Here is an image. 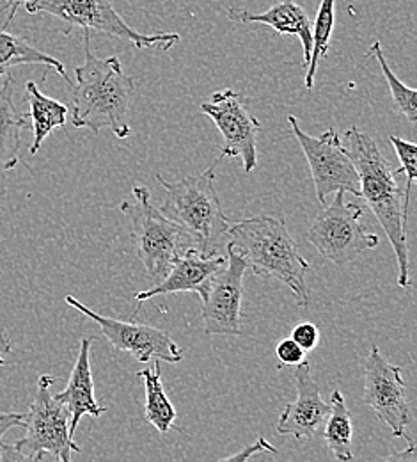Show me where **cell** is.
I'll use <instances>...</instances> for the list:
<instances>
[{
	"mask_svg": "<svg viewBox=\"0 0 417 462\" xmlns=\"http://www.w3.org/2000/svg\"><path fill=\"white\" fill-rule=\"evenodd\" d=\"M56 401L66 405L69 411V436L73 438L82 416L89 414L93 418H100L107 409L98 404L95 399V383L91 374V340L82 338L77 361L71 370V377L64 392L54 395Z\"/></svg>",
	"mask_w": 417,
	"mask_h": 462,
	"instance_id": "e0dca14e",
	"label": "cell"
},
{
	"mask_svg": "<svg viewBox=\"0 0 417 462\" xmlns=\"http://www.w3.org/2000/svg\"><path fill=\"white\" fill-rule=\"evenodd\" d=\"M11 352H13V346H11L9 338H7L4 333H0V366H5V365H7L5 356L11 354Z\"/></svg>",
	"mask_w": 417,
	"mask_h": 462,
	"instance_id": "1f68e13d",
	"label": "cell"
},
{
	"mask_svg": "<svg viewBox=\"0 0 417 462\" xmlns=\"http://www.w3.org/2000/svg\"><path fill=\"white\" fill-rule=\"evenodd\" d=\"M380 462H417V450L414 441L411 439V441H409V447H407L405 450L394 452V454L384 457Z\"/></svg>",
	"mask_w": 417,
	"mask_h": 462,
	"instance_id": "4dcf8cb0",
	"label": "cell"
},
{
	"mask_svg": "<svg viewBox=\"0 0 417 462\" xmlns=\"http://www.w3.org/2000/svg\"><path fill=\"white\" fill-rule=\"evenodd\" d=\"M25 423V414L20 412H2L0 411V443L4 434L13 429V427H23Z\"/></svg>",
	"mask_w": 417,
	"mask_h": 462,
	"instance_id": "f546056e",
	"label": "cell"
},
{
	"mask_svg": "<svg viewBox=\"0 0 417 462\" xmlns=\"http://www.w3.org/2000/svg\"><path fill=\"white\" fill-rule=\"evenodd\" d=\"M294 379L297 384V399L285 405L277 420L279 436H294L298 441L313 439L322 429L331 405L322 399L318 383L311 374V363H298Z\"/></svg>",
	"mask_w": 417,
	"mask_h": 462,
	"instance_id": "5bb4252c",
	"label": "cell"
},
{
	"mask_svg": "<svg viewBox=\"0 0 417 462\" xmlns=\"http://www.w3.org/2000/svg\"><path fill=\"white\" fill-rule=\"evenodd\" d=\"M25 100L29 104V117L32 121L34 141L31 144L29 153L36 155L43 144V141L56 130L62 128L68 119V107L58 100L43 95L36 82L29 80L25 84Z\"/></svg>",
	"mask_w": 417,
	"mask_h": 462,
	"instance_id": "d6986e66",
	"label": "cell"
},
{
	"mask_svg": "<svg viewBox=\"0 0 417 462\" xmlns=\"http://www.w3.org/2000/svg\"><path fill=\"white\" fill-rule=\"evenodd\" d=\"M54 383L56 377L49 374L38 379L36 395L23 423L27 434L14 445L27 454H50L56 462H73L71 454H80L82 448L69 436V411L50 393Z\"/></svg>",
	"mask_w": 417,
	"mask_h": 462,
	"instance_id": "ba28073f",
	"label": "cell"
},
{
	"mask_svg": "<svg viewBox=\"0 0 417 462\" xmlns=\"http://www.w3.org/2000/svg\"><path fill=\"white\" fill-rule=\"evenodd\" d=\"M226 262H228V258L222 254L206 256L199 249L190 247L173 263V267L169 269V273L166 274V278L160 283L153 285L150 290L139 291L135 295L137 310L131 315V319H137L142 302H146L153 297H159V295L194 291L201 297L208 287L210 280L226 265Z\"/></svg>",
	"mask_w": 417,
	"mask_h": 462,
	"instance_id": "9a60e30c",
	"label": "cell"
},
{
	"mask_svg": "<svg viewBox=\"0 0 417 462\" xmlns=\"http://www.w3.org/2000/svg\"><path fill=\"white\" fill-rule=\"evenodd\" d=\"M226 265L210 280L203 302V324L208 337L241 335V300L243 278L249 271L247 262L231 247H226Z\"/></svg>",
	"mask_w": 417,
	"mask_h": 462,
	"instance_id": "7c38bea8",
	"label": "cell"
},
{
	"mask_svg": "<svg viewBox=\"0 0 417 462\" xmlns=\"http://www.w3.org/2000/svg\"><path fill=\"white\" fill-rule=\"evenodd\" d=\"M336 0H322L320 7L316 11V20L313 25V51H311V59L307 64L305 71V88L313 89L314 86V77L318 71V66L322 59L327 58L329 47H331V36L334 31V11Z\"/></svg>",
	"mask_w": 417,
	"mask_h": 462,
	"instance_id": "603a6c76",
	"label": "cell"
},
{
	"mask_svg": "<svg viewBox=\"0 0 417 462\" xmlns=\"http://www.w3.org/2000/svg\"><path fill=\"white\" fill-rule=\"evenodd\" d=\"M29 126L27 116L14 104V79L7 73L0 88V189L4 176L20 162L22 130Z\"/></svg>",
	"mask_w": 417,
	"mask_h": 462,
	"instance_id": "ac0fdd59",
	"label": "cell"
},
{
	"mask_svg": "<svg viewBox=\"0 0 417 462\" xmlns=\"http://www.w3.org/2000/svg\"><path fill=\"white\" fill-rule=\"evenodd\" d=\"M362 402L375 411V414L391 429L394 438L412 439L405 430L412 421V414L407 386L402 379V368L389 363L376 346H371L364 363Z\"/></svg>",
	"mask_w": 417,
	"mask_h": 462,
	"instance_id": "8fae6325",
	"label": "cell"
},
{
	"mask_svg": "<svg viewBox=\"0 0 417 462\" xmlns=\"http://www.w3.org/2000/svg\"><path fill=\"white\" fill-rule=\"evenodd\" d=\"M331 411L323 423V439L329 452L340 462H352V438L354 423L341 390H334L331 395Z\"/></svg>",
	"mask_w": 417,
	"mask_h": 462,
	"instance_id": "ffe728a7",
	"label": "cell"
},
{
	"mask_svg": "<svg viewBox=\"0 0 417 462\" xmlns=\"http://www.w3.org/2000/svg\"><path fill=\"white\" fill-rule=\"evenodd\" d=\"M247 98L231 88L215 91L201 104V111L213 119L222 134V159H241L243 171L252 173L258 166L259 121L247 111Z\"/></svg>",
	"mask_w": 417,
	"mask_h": 462,
	"instance_id": "30bf717a",
	"label": "cell"
},
{
	"mask_svg": "<svg viewBox=\"0 0 417 462\" xmlns=\"http://www.w3.org/2000/svg\"><path fill=\"white\" fill-rule=\"evenodd\" d=\"M139 379L144 381V392H146V404L144 414L146 420L160 432L166 434L173 429L177 421V409L171 404V401L166 395L164 384H162V361H155L151 368L141 370L137 374Z\"/></svg>",
	"mask_w": 417,
	"mask_h": 462,
	"instance_id": "44dd1931",
	"label": "cell"
},
{
	"mask_svg": "<svg viewBox=\"0 0 417 462\" xmlns=\"http://www.w3.org/2000/svg\"><path fill=\"white\" fill-rule=\"evenodd\" d=\"M45 454H27L16 445L0 443V462H43Z\"/></svg>",
	"mask_w": 417,
	"mask_h": 462,
	"instance_id": "f1b7e54d",
	"label": "cell"
},
{
	"mask_svg": "<svg viewBox=\"0 0 417 462\" xmlns=\"http://www.w3.org/2000/svg\"><path fill=\"white\" fill-rule=\"evenodd\" d=\"M347 192L338 190L334 201L325 207L307 231V240L329 262L343 267L360 253L375 249L378 236L360 225L364 208L356 201H347Z\"/></svg>",
	"mask_w": 417,
	"mask_h": 462,
	"instance_id": "52a82bcc",
	"label": "cell"
},
{
	"mask_svg": "<svg viewBox=\"0 0 417 462\" xmlns=\"http://www.w3.org/2000/svg\"><path fill=\"white\" fill-rule=\"evenodd\" d=\"M292 340L297 344L304 352L313 350L320 342V329L313 322H302L294 328Z\"/></svg>",
	"mask_w": 417,
	"mask_h": 462,
	"instance_id": "484cf974",
	"label": "cell"
},
{
	"mask_svg": "<svg viewBox=\"0 0 417 462\" xmlns=\"http://www.w3.org/2000/svg\"><path fill=\"white\" fill-rule=\"evenodd\" d=\"M9 22L4 23V27L0 29V75L9 73V69H13L14 66H22V64H43V66H50L54 68L60 77L66 80L68 86H71L73 82L68 79L64 64L59 62L58 59L38 51L36 47H32L25 38L13 34L7 31Z\"/></svg>",
	"mask_w": 417,
	"mask_h": 462,
	"instance_id": "7402d4cb",
	"label": "cell"
},
{
	"mask_svg": "<svg viewBox=\"0 0 417 462\" xmlns=\"http://www.w3.org/2000/svg\"><path fill=\"white\" fill-rule=\"evenodd\" d=\"M294 135L309 162L311 176L316 189V198L325 205L327 196L336 194L338 190L360 196L358 174L352 159L349 157L341 135L336 130H325L322 135L313 137L305 134L295 116L288 117Z\"/></svg>",
	"mask_w": 417,
	"mask_h": 462,
	"instance_id": "9c48e42d",
	"label": "cell"
},
{
	"mask_svg": "<svg viewBox=\"0 0 417 462\" xmlns=\"http://www.w3.org/2000/svg\"><path fill=\"white\" fill-rule=\"evenodd\" d=\"M259 454H272V456H276L277 448L272 447L265 438H259L256 443L245 447L243 450H240V452L230 456V457H224V459H221L219 462H247L250 457L259 456Z\"/></svg>",
	"mask_w": 417,
	"mask_h": 462,
	"instance_id": "4316f807",
	"label": "cell"
},
{
	"mask_svg": "<svg viewBox=\"0 0 417 462\" xmlns=\"http://www.w3.org/2000/svg\"><path fill=\"white\" fill-rule=\"evenodd\" d=\"M367 58H373L378 62V66L382 69V75H384V79H385V82L389 86V91H391V97H393V102H394L398 113L403 116V117H407L412 125H416V89H412V88H409V86H405L403 82L398 80V77L393 73V69H391V66H389V62L385 59V54L382 51L380 42H373L371 43V47L367 49Z\"/></svg>",
	"mask_w": 417,
	"mask_h": 462,
	"instance_id": "cb8c5ba5",
	"label": "cell"
},
{
	"mask_svg": "<svg viewBox=\"0 0 417 462\" xmlns=\"http://www.w3.org/2000/svg\"><path fill=\"white\" fill-rule=\"evenodd\" d=\"M391 144L396 150V155L400 159V173L405 174L407 181H405V190H403V219L405 223H409V207H411V192H412V185L417 178V146L411 141H403L396 135H389Z\"/></svg>",
	"mask_w": 417,
	"mask_h": 462,
	"instance_id": "d4e9b609",
	"label": "cell"
},
{
	"mask_svg": "<svg viewBox=\"0 0 417 462\" xmlns=\"http://www.w3.org/2000/svg\"><path fill=\"white\" fill-rule=\"evenodd\" d=\"M226 13L237 23H261L281 36H298L304 47V68H307L313 51V23L297 0H281L263 13H250L239 7H226Z\"/></svg>",
	"mask_w": 417,
	"mask_h": 462,
	"instance_id": "2e32d148",
	"label": "cell"
},
{
	"mask_svg": "<svg viewBox=\"0 0 417 462\" xmlns=\"http://www.w3.org/2000/svg\"><path fill=\"white\" fill-rule=\"evenodd\" d=\"M215 166L197 176H186L179 181H168L157 174V181L166 190L160 212L186 231L195 249L206 256L221 254L228 244L231 221L226 217L217 189Z\"/></svg>",
	"mask_w": 417,
	"mask_h": 462,
	"instance_id": "277c9868",
	"label": "cell"
},
{
	"mask_svg": "<svg viewBox=\"0 0 417 462\" xmlns=\"http://www.w3.org/2000/svg\"><path fill=\"white\" fill-rule=\"evenodd\" d=\"M343 146L352 159L360 183V198L375 214L385 236L389 238L398 262V285L411 287L407 223L403 219V189L398 183L400 170L380 153L376 143L358 126L345 134Z\"/></svg>",
	"mask_w": 417,
	"mask_h": 462,
	"instance_id": "6da1fadb",
	"label": "cell"
},
{
	"mask_svg": "<svg viewBox=\"0 0 417 462\" xmlns=\"http://www.w3.org/2000/svg\"><path fill=\"white\" fill-rule=\"evenodd\" d=\"M64 300L77 311L96 322L104 337L116 352H128L133 359L141 363H148L153 357L162 363H179L183 359V350L162 329L139 324L137 319L122 322L113 317H104L82 304L73 295H66Z\"/></svg>",
	"mask_w": 417,
	"mask_h": 462,
	"instance_id": "4fadbf2b",
	"label": "cell"
},
{
	"mask_svg": "<svg viewBox=\"0 0 417 462\" xmlns=\"http://www.w3.org/2000/svg\"><path fill=\"white\" fill-rule=\"evenodd\" d=\"M89 31H84L86 58L75 68L77 84H71L75 128H91L98 134L109 128L118 139L130 135L128 109L133 97V79L122 71L120 59L96 58L91 49Z\"/></svg>",
	"mask_w": 417,
	"mask_h": 462,
	"instance_id": "7a4b0ae2",
	"label": "cell"
},
{
	"mask_svg": "<svg viewBox=\"0 0 417 462\" xmlns=\"http://www.w3.org/2000/svg\"><path fill=\"white\" fill-rule=\"evenodd\" d=\"M121 210L131 219V240L151 285L160 283L179 256L195 247L186 231L151 205V194L142 185L131 189Z\"/></svg>",
	"mask_w": 417,
	"mask_h": 462,
	"instance_id": "5b68a950",
	"label": "cell"
},
{
	"mask_svg": "<svg viewBox=\"0 0 417 462\" xmlns=\"http://www.w3.org/2000/svg\"><path fill=\"white\" fill-rule=\"evenodd\" d=\"M276 356L283 365H295V366L305 359V352L292 338H285L277 344Z\"/></svg>",
	"mask_w": 417,
	"mask_h": 462,
	"instance_id": "83f0119b",
	"label": "cell"
},
{
	"mask_svg": "<svg viewBox=\"0 0 417 462\" xmlns=\"http://www.w3.org/2000/svg\"><path fill=\"white\" fill-rule=\"evenodd\" d=\"M226 247L235 249L256 276L276 278L292 290L298 308L309 306L305 274L311 265L300 254L283 219L270 216L241 219L230 226Z\"/></svg>",
	"mask_w": 417,
	"mask_h": 462,
	"instance_id": "3957f363",
	"label": "cell"
},
{
	"mask_svg": "<svg viewBox=\"0 0 417 462\" xmlns=\"http://www.w3.org/2000/svg\"><path fill=\"white\" fill-rule=\"evenodd\" d=\"M7 7L16 11L18 7H23L31 14H50L66 25L64 34H69V31L77 27L89 32L96 31L126 42L135 49H157L159 52H168L179 42V36L175 32L142 34L135 31L116 11L113 0H5L2 11Z\"/></svg>",
	"mask_w": 417,
	"mask_h": 462,
	"instance_id": "8992f818",
	"label": "cell"
}]
</instances>
